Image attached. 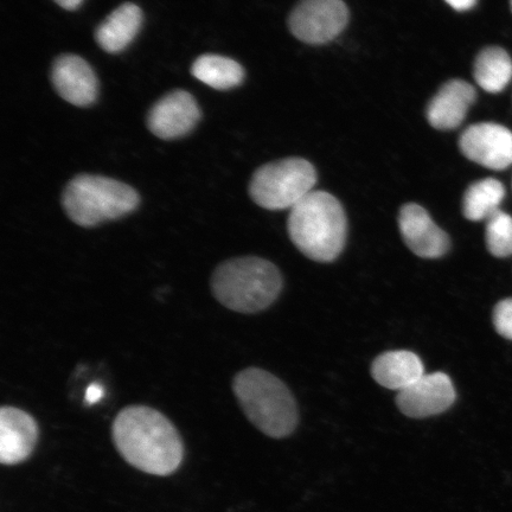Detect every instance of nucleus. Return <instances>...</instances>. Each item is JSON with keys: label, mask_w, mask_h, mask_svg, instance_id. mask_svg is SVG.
<instances>
[{"label": "nucleus", "mask_w": 512, "mask_h": 512, "mask_svg": "<svg viewBox=\"0 0 512 512\" xmlns=\"http://www.w3.org/2000/svg\"><path fill=\"white\" fill-rule=\"evenodd\" d=\"M112 434L121 457L140 471L168 476L182 463V439L172 422L156 409L124 408L113 422Z\"/></svg>", "instance_id": "1"}, {"label": "nucleus", "mask_w": 512, "mask_h": 512, "mask_svg": "<svg viewBox=\"0 0 512 512\" xmlns=\"http://www.w3.org/2000/svg\"><path fill=\"white\" fill-rule=\"evenodd\" d=\"M348 222L342 204L325 191H312L291 209L288 234L307 258L331 262L342 253Z\"/></svg>", "instance_id": "2"}, {"label": "nucleus", "mask_w": 512, "mask_h": 512, "mask_svg": "<svg viewBox=\"0 0 512 512\" xmlns=\"http://www.w3.org/2000/svg\"><path fill=\"white\" fill-rule=\"evenodd\" d=\"M210 285L217 302L227 309L256 313L275 302L283 288V278L272 262L243 256L217 266Z\"/></svg>", "instance_id": "3"}, {"label": "nucleus", "mask_w": 512, "mask_h": 512, "mask_svg": "<svg viewBox=\"0 0 512 512\" xmlns=\"http://www.w3.org/2000/svg\"><path fill=\"white\" fill-rule=\"evenodd\" d=\"M233 392L248 420L268 437L281 439L296 430V401L278 377L248 368L235 376Z\"/></svg>", "instance_id": "4"}, {"label": "nucleus", "mask_w": 512, "mask_h": 512, "mask_svg": "<svg viewBox=\"0 0 512 512\" xmlns=\"http://www.w3.org/2000/svg\"><path fill=\"white\" fill-rule=\"evenodd\" d=\"M139 203L138 192L130 185L104 176L75 177L62 194L69 219L86 228L131 214Z\"/></svg>", "instance_id": "5"}, {"label": "nucleus", "mask_w": 512, "mask_h": 512, "mask_svg": "<svg viewBox=\"0 0 512 512\" xmlns=\"http://www.w3.org/2000/svg\"><path fill=\"white\" fill-rule=\"evenodd\" d=\"M317 183V172L303 158H287L261 166L249 184V195L261 208L293 209L310 195Z\"/></svg>", "instance_id": "6"}, {"label": "nucleus", "mask_w": 512, "mask_h": 512, "mask_svg": "<svg viewBox=\"0 0 512 512\" xmlns=\"http://www.w3.org/2000/svg\"><path fill=\"white\" fill-rule=\"evenodd\" d=\"M349 22L343 0H302L290 17V29L307 44L328 43L341 34Z\"/></svg>", "instance_id": "7"}, {"label": "nucleus", "mask_w": 512, "mask_h": 512, "mask_svg": "<svg viewBox=\"0 0 512 512\" xmlns=\"http://www.w3.org/2000/svg\"><path fill=\"white\" fill-rule=\"evenodd\" d=\"M463 155L491 170L502 171L512 165V132L495 123L467 127L459 139Z\"/></svg>", "instance_id": "8"}, {"label": "nucleus", "mask_w": 512, "mask_h": 512, "mask_svg": "<svg viewBox=\"0 0 512 512\" xmlns=\"http://www.w3.org/2000/svg\"><path fill=\"white\" fill-rule=\"evenodd\" d=\"M456 389L446 374H425L399 393L396 403L409 418H428L447 411L456 401Z\"/></svg>", "instance_id": "9"}, {"label": "nucleus", "mask_w": 512, "mask_h": 512, "mask_svg": "<svg viewBox=\"0 0 512 512\" xmlns=\"http://www.w3.org/2000/svg\"><path fill=\"white\" fill-rule=\"evenodd\" d=\"M201 119V110L194 96L175 91L160 99L149 113L147 126L160 139L170 140L185 136Z\"/></svg>", "instance_id": "10"}, {"label": "nucleus", "mask_w": 512, "mask_h": 512, "mask_svg": "<svg viewBox=\"0 0 512 512\" xmlns=\"http://www.w3.org/2000/svg\"><path fill=\"white\" fill-rule=\"evenodd\" d=\"M399 224L406 245L420 258L438 259L450 249L447 234L419 204L409 203L402 207Z\"/></svg>", "instance_id": "11"}, {"label": "nucleus", "mask_w": 512, "mask_h": 512, "mask_svg": "<svg viewBox=\"0 0 512 512\" xmlns=\"http://www.w3.org/2000/svg\"><path fill=\"white\" fill-rule=\"evenodd\" d=\"M56 92L74 106H91L98 98L99 83L89 64L76 55H62L51 70Z\"/></svg>", "instance_id": "12"}, {"label": "nucleus", "mask_w": 512, "mask_h": 512, "mask_svg": "<svg viewBox=\"0 0 512 512\" xmlns=\"http://www.w3.org/2000/svg\"><path fill=\"white\" fill-rule=\"evenodd\" d=\"M38 439V427L30 414L15 407L0 411V462L15 465L30 457Z\"/></svg>", "instance_id": "13"}, {"label": "nucleus", "mask_w": 512, "mask_h": 512, "mask_svg": "<svg viewBox=\"0 0 512 512\" xmlns=\"http://www.w3.org/2000/svg\"><path fill=\"white\" fill-rule=\"evenodd\" d=\"M477 98L476 89L464 80H451L435 94L427 107V119L437 130H454L463 124Z\"/></svg>", "instance_id": "14"}, {"label": "nucleus", "mask_w": 512, "mask_h": 512, "mask_svg": "<svg viewBox=\"0 0 512 512\" xmlns=\"http://www.w3.org/2000/svg\"><path fill=\"white\" fill-rule=\"evenodd\" d=\"M371 375L382 387L400 393L424 376L425 368L411 351H390L376 358Z\"/></svg>", "instance_id": "15"}, {"label": "nucleus", "mask_w": 512, "mask_h": 512, "mask_svg": "<svg viewBox=\"0 0 512 512\" xmlns=\"http://www.w3.org/2000/svg\"><path fill=\"white\" fill-rule=\"evenodd\" d=\"M143 23L139 6L126 3L115 9L95 32V40L101 49L110 54L125 50L137 36Z\"/></svg>", "instance_id": "16"}, {"label": "nucleus", "mask_w": 512, "mask_h": 512, "mask_svg": "<svg viewBox=\"0 0 512 512\" xmlns=\"http://www.w3.org/2000/svg\"><path fill=\"white\" fill-rule=\"evenodd\" d=\"M473 75L484 91L491 94L501 93L512 80L511 56L503 48H486L477 56Z\"/></svg>", "instance_id": "17"}, {"label": "nucleus", "mask_w": 512, "mask_h": 512, "mask_svg": "<svg viewBox=\"0 0 512 512\" xmlns=\"http://www.w3.org/2000/svg\"><path fill=\"white\" fill-rule=\"evenodd\" d=\"M191 73L197 80L219 91L241 85L245 70L240 63L220 55H202L192 64Z\"/></svg>", "instance_id": "18"}, {"label": "nucleus", "mask_w": 512, "mask_h": 512, "mask_svg": "<svg viewBox=\"0 0 512 512\" xmlns=\"http://www.w3.org/2000/svg\"><path fill=\"white\" fill-rule=\"evenodd\" d=\"M504 197V185L495 178H485L473 183L464 195V216L470 221H488L501 210L499 207Z\"/></svg>", "instance_id": "19"}, {"label": "nucleus", "mask_w": 512, "mask_h": 512, "mask_svg": "<svg viewBox=\"0 0 512 512\" xmlns=\"http://www.w3.org/2000/svg\"><path fill=\"white\" fill-rule=\"evenodd\" d=\"M486 246L497 258L512 255V217L499 210L486 221Z\"/></svg>", "instance_id": "20"}, {"label": "nucleus", "mask_w": 512, "mask_h": 512, "mask_svg": "<svg viewBox=\"0 0 512 512\" xmlns=\"http://www.w3.org/2000/svg\"><path fill=\"white\" fill-rule=\"evenodd\" d=\"M494 325L499 335L512 341V298L504 299L496 305Z\"/></svg>", "instance_id": "21"}, {"label": "nucleus", "mask_w": 512, "mask_h": 512, "mask_svg": "<svg viewBox=\"0 0 512 512\" xmlns=\"http://www.w3.org/2000/svg\"><path fill=\"white\" fill-rule=\"evenodd\" d=\"M104 394V388H102L99 383L91 384L86 392L87 405H95V403H98L102 399Z\"/></svg>", "instance_id": "22"}, {"label": "nucleus", "mask_w": 512, "mask_h": 512, "mask_svg": "<svg viewBox=\"0 0 512 512\" xmlns=\"http://www.w3.org/2000/svg\"><path fill=\"white\" fill-rule=\"evenodd\" d=\"M452 9L457 11H469L475 8L478 0H445Z\"/></svg>", "instance_id": "23"}, {"label": "nucleus", "mask_w": 512, "mask_h": 512, "mask_svg": "<svg viewBox=\"0 0 512 512\" xmlns=\"http://www.w3.org/2000/svg\"><path fill=\"white\" fill-rule=\"evenodd\" d=\"M54 2L59 4L63 9L75 10L79 8L83 0H54Z\"/></svg>", "instance_id": "24"}, {"label": "nucleus", "mask_w": 512, "mask_h": 512, "mask_svg": "<svg viewBox=\"0 0 512 512\" xmlns=\"http://www.w3.org/2000/svg\"><path fill=\"white\" fill-rule=\"evenodd\" d=\"M511 10H512V0H511Z\"/></svg>", "instance_id": "25"}]
</instances>
